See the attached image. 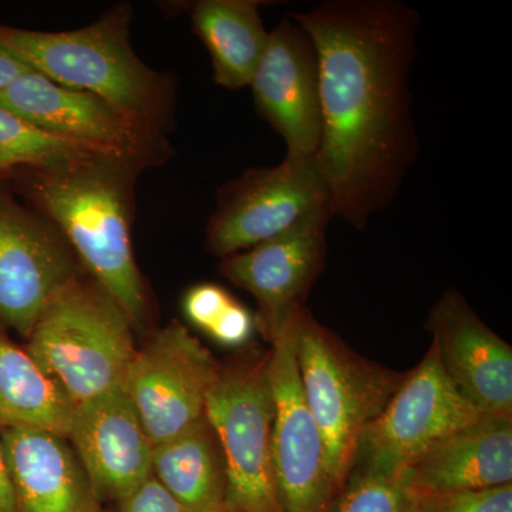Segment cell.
<instances>
[{
  "instance_id": "cell-1",
  "label": "cell",
  "mask_w": 512,
  "mask_h": 512,
  "mask_svg": "<svg viewBox=\"0 0 512 512\" xmlns=\"http://www.w3.org/2000/svg\"><path fill=\"white\" fill-rule=\"evenodd\" d=\"M288 16L318 55L316 161L330 210L362 231L393 204L419 157L412 93L419 12L399 0H326Z\"/></svg>"
},
{
  "instance_id": "cell-2",
  "label": "cell",
  "mask_w": 512,
  "mask_h": 512,
  "mask_svg": "<svg viewBox=\"0 0 512 512\" xmlns=\"http://www.w3.org/2000/svg\"><path fill=\"white\" fill-rule=\"evenodd\" d=\"M141 170L120 158L92 156L35 170L30 183L33 200L133 326L147 316L131 242L133 184Z\"/></svg>"
},
{
  "instance_id": "cell-3",
  "label": "cell",
  "mask_w": 512,
  "mask_h": 512,
  "mask_svg": "<svg viewBox=\"0 0 512 512\" xmlns=\"http://www.w3.org/2000/svg\"><path fill=\"white\" fill-rule=\"evenodd\" d=\"M131 6L119 5L66 32L0 28V43L60 86L100 97L163 134L173 121V79L148 67L130 42Z\"/></svg>"
},
{
  "instance_id": "cell-4",
  "label": "cell",
  "mask_w": 512,
  "mask_h": 512,
  "mask_svg": "<svg viewBox=\"0 0 512 512\" xmlns=\"http://www.w3.org/2000/svg\"><path fill=\"white\" fill-rule=\"evenodd\" d=\"M133 328L109 293L76 276L47 302L26 350L77 406L123 384Z\"/></svg>"
},
{
  "instance_id": "cell-5",
  "label": "cell",
  "mask_w": 512,
  "mask_h": 512,
  "mask_svg": "<svg viewBox=\"0 0 512 512\" xmlns=\"http://www.w3.org/2000/svg\"><path fill=\"white\" fill-rule=\"evenodd\" d=\"M295 330L303 392L322 434L329 476L343 488L363 433L404 375L356 355L305 306L296 311Z\"/></svg>"
},
{
  "instance_id": "cell-6",
  "label": "cell",
  "mask_w": 512,
  "mask_h": 512,
  "mask_svg": "<svg viewBox=\"0 0 512 512\" xmlns=\"http://www.w3.org/2000/svg\"><path fill=\"white\" fill-rule=\"evenodd\" d=\"M274 412L269 350L220 366L208 392L205 417L224 456V504L235 512H282L272 468Z\"/></svg>"
},
{
  "instance_id": "cell-7",
  "label": "cell",
  "mask_w": 512,
  "mask_h": 512,
  "mask_svg": "<svg viewBox=\"0 0 512 512\" xmlns=\"http://www.w3.org/2000/svg\"><path fill=\"white\" fill-rule=\"evenodd\" d=\"M325 211L332 212L330 197L316 157H285L274 167L249 168L218 191L205 248L225 258Z\"/></svg>"
},
{
  "instance_id": "cell-8",
  "label": "cell",
  "mask_w": 512,
  "mask_h": 512,
  "mask_svg": "<svg viewBox=\"0 0 512 512\" xmlns=\"http://www.w3.org/2000/svg\"><path fill=\"white\" fill-rule=\"evenodd\" d=\"M484 416L488 414L461 396L444 373L436 349L430 346L363 433L353 468L400 476L434 444Z\"/></svg>"
},
{
  "instance_id": "cell-9",
  "label": "cell",
  "mask_w": 512,
  "mask_h": 512,
  "mask_svg": "<svg viewBox=\"0 0 512 512\" xmlns=\"http://www.w3.org/2000/svg\"><path fill=\"white\" fill-rule=\"evenodd\" d=\"M299 308L289 313L269 340V380L275 409L272 468L282 512H323L336 488L299 373L295 330Z\"/></svg>"
},
{
  "instance_id": "cell-10",
  "label": "cell",
  "mask_w": 512,
  "mask_h": 512,
  "mask_svg": "<svg viewBox=\"0 0 512 512\" xmlns=\"http://www.w3.org/2000/svg\"><path fill=\"white\" fill-rule=\"evenodd\" d=\"M0 106L45 133L141 168L163 163L171 153L163 134L94 94L60 86L36 72L2 90Z\"/></svg>"
},
{
  "instance_id": "cell-11",
  "label": "cell",
  "mask_w": 512,
  "mask_h": 512,
  "mask_svg": "<svg viewBox=\"0 0 512 512\" xmlns=\"http://www.w3.org/2000/svg\"><path fill=\"white\" fill-rule=\"evenodd\" d=\"M220 373L210 350L174 320L136 350L123 386L153 446L173 439L205 416Z\"/></svg>"
},
{
  "instance_id": "cell-12",
  "label": "cell",
  "mask_w": 512,
  "mask_h": 512,
  "mask_svg": "<svg viewBox=\"0 0 512 512\" xmlns=\"http://www.w3.org/2000/svg\"><path fill=\"white\" fill-rule=\"evenodd\" d=\"M249 87L259 116L284 140L286 158L316 157L322 136L318 55L311 36L289 16L269 30Z\"/></svg>"
},
{
  "instance_id": "cell-13",
  "label": "cell",
  "mask_w": 512,
  "mask_h": 512,
  "mask_svg": "<svg viewBox=\"0 0 512 512\" xmlns=\"http://www.w3.org/2000/svg\"><path fill=\"white\" fill-rule=\"evenodd\" d=\"M332 220V212H319L278 237L222 258L221 274L258 302L256 329L268 342L289 313L305 306L325 268Z\"/></svg>"
},
{
  "instance_id": "cell-14",
  "label": "cell",
  "mask_w": 512,
  "mask_h": 512,
  "mask_svg": "<svg viewBox=\"0 0 512 512\" xmlns=\"http://www.w3.org/2000/svg\"><path fill=\"white\" fill-rule=\"evenodd\" d=\"M73 255L53 225L0 195V323L29 339L47 302L76 278Z\"/></svg>"
},
{
  "instance_id": "cell-15",
  "label": "cell",
  "mask_w": 512,
  "mask_h": 512,
  "mask_svg": "<svg viewBox=\"0 0 512 512\" xmlns=\"http://www.w3.org/2000/svg\"><path fill=\"white\" fill-rule=\"evenodd\" d=\"M426 329L451 383L488 416L512 417V348L448 289L431 308Z\"/></svg>"
},
{
  "instance_id": "cell-16",
  "label": "cell",
  "mask_w": 512,
  "mask_h": 512,
  "mask_svg": "<svg viewBox=\"0 0 512 512\" xmlns=\"http://www.w3.org/2000/svg\"><path fill=\"white\" fill-rule=\"evenodd\" d=\"M67 439L101 501L123 500L153 476V444L123 384L74 406Z\"/></svg>"
},
{
  "instance_id": "cell-17",
  "label": "cell",
  "mask_w": 512,
  "mask_h": 512,
  "mask_svg": "<svg viewBox=\"0 0 512 512\" xmlns=\"http://www.w3.org/2000/svg\"><path fill=\"white\" fill-rule=\"evenodd\" d=\"M16 512H103L82 461L62 434L2 429Z\"/></svg>"
},
{
  "instance_id": "cell-18",
  "label": "cell",
  "mask_w": 512,
  "mask_h": 512,
  "mask_svg": "<svg viewBox=\"0 0 512 512\" xmlns=\"http://www.w3.org/2000/svg\"><path fill=\"white\" fill-rule=\"evenodd\" d=\"M400 477L417 493L487 490L512 484V417H481L434 444Z\"/></svg>"
},
{
  "instance_id": "cell-19",
  "label": "cell",
  "mask_w": 512,
  "mask_h": 512,
  "mask_svg": "<svg viewBox=\"0 0 512 512\" xmlns=\"http://www.w3.org/2000/svg\"><path fill=\"white\" fill-rule=\"evenodd\" d=\"M259 0H198L188 5L195 35L210 53L214 82L228 90L251 84L268 43Z\"/></svg>"
},
{
  "instance_id": "cell-20",
  "label": "cell",
  "mask_w": 512,
  "mask_h": 512,
  "mask_svg": "<svg viewBox=\"0 0 512 512\" xmlns=\"http://www.w3.org/2000/svg\"><path fill=\"white\" fill-rule=\"evenodd\" d=\"M151 473L192 512L225 503L224 456L205 416L173 439L153 446Z\"/></svg>"
},
{
  "instance_id": "cell-21",
  "label": "cell",
  "mask_w": 512,
  "mask_h": 512,
  "mask_svg": "<svg viewBox=\"0 0 512 512\" xmlns=\"http://www.w3.org/2000/svg\"><path fill=\"white\" fill-rule=\"evenodd\" d=\"M74 404L28 350L0 335V429L46 430L67 437Z\"/></svg>"
},
{
  "instance_id": "cell-22",
  "label": "cell",
  "mask_w": 512,
  "mask_h": 512,
  "mask_svg": "<svg viewBox=\"0 0 512 512\" xmlns=\"http://www.w3.org/2000/svg\"><path fill=\"white\" fill-rule=\"evenodd\" d=\"M92 156L103 154L45 133L0 106V171L15 167L43 170Z\"/></svg>"
},
{
  "instance_id": "cell-23",
  "label": "cell",
  "mask_w": 512,
  "mask_h": 512,
  "mask_svg": "<svg viewBox=\"0 0 512 512\" xmlns=\"http://www.w3.org/2000/svg\"><path fill=\"white\" fill-rule=\"evenodd\" d=\"M336 512H410L409 488L400 476L353 468Z\"/></svg>"
},
{
  "instance_id": "cell-24",
  "label": "cell",
  "mask_w": 512,
  "mask_h": 512,
  "mask_svg": "<svg viewBox=\"0 0 512 512\" xmlns=\"http://www.w3.org/2000/svg\"><path fill=\"white\" fill-rule=\"evenodd\" d=\"M409 498L410 512H512V484L448 493L409 490Z\"/></svg>"
},
{
  "instance_id": "cell-25",
  "label": "cell",
  "mask_w": 512,
  "mask_h": 512,
  "mask_svg": "<svg viewBox=\"0 0 512 512\" xmlns=\"http://www.w3.org/2000/svg\"><path fill=\"white\" fill-rule=\"evenodd\" d=\"M232 301L234 298L222 286L198 284L185 292L183 311L188 322L207 333Z\"/></svg>"
},
{
  "instance_id": "cell-26",
  "label": "cell",
  "mask_w": 512,
  "mask_h": 512,
  "mask_svg": "<svg viewBox=\"0 0 512 512\" xmlns=\"http://www.w3.org/2000/svg\"><path fill=\"white\" fill-rule=\"evenodd\" d=\"M255 329V316L247 306L234 299L217 322L207 330V335L225 348H242L251 340Z\"/></svg>"
},
{
  "instance_id": "cell-27",
  "label": "cell",
  "mask_w": 512,
  "mask_h": 512,
  "mask_svg": "<svg viewBox=\"0 0 512 512\" xmlns=\"http://www.w3.org/2000/svg\"><path fill=\"white\" fill-rule=\"evenodd\" d=\"M119 504L120 512H192L165 490L154 476L148 477Z\"/></svg>"
},
{
  "instance_id": "cell-28",
  "label": "cell",
  "mask_w": 512,
  "mask_h": 512,
  "mask_svg": "<svg viewBox=\"0 0 512 512\" xmlns=\"http://www.w3.org/2000/svg\"><path fill=\"white\" fill-rule=\"evenodd\" d=\"M35 72L0 43V92L25 73Z\"/></svg>"
},
{
  "instance_id": "cell-29",
  "label": "cell",
  "mask_w": 512,
  "mask_h": 512,
  "mask_svg": "<svg viewBox=\"0 0 512 512\" xmlns=\"http://www.w3.org/2000/svg\"><path fill=\"white\" fill-rule=\"evenodd\" d=\"M0 512H16L15 495H13L12 481H10L5 450H3L2 429H0Z\"/></svg>"
},
{
  "instance_id": "cell-30",
  "label": "cell",
  "mask_w": 512,
  "mask_h": 512,
  "mask_svg": "<svg viewBox=\"0 0 512 512\" xmlns=\"http://www.w3.org/2000/svg\"><path fill=\"white\" fill-rule=\"evenodd\" d=\"M201 512H235L231 510V508L227 507L225 504L218 505V507L210 508V510H205Z\"/></svg>"
}]
</instances>
